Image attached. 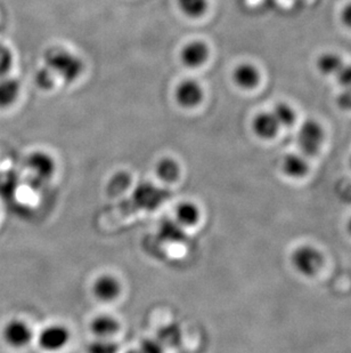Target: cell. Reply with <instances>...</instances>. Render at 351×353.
I'll return each instance as SVG.
<instances>
[{
	"label": "cell",
	"instance_id": "cell-2",
	"mask_svg": "<svg viewBox=\"0 0 351 353\" xmlns=\"http://www.w3.org/2000/svg\"><path fill=\"white\" fill-rule=\"evenodd\" d=\"M292 267L301 276H316L324 264V256L317 247L312 245H302L293 250L291 255Z\"/></svg>",
	"mask_w": 351,
	"mask_h": 353
},
{
	"label": "cell",
	"instance_id": "cell-3",
	"mask_svg": "<svg viewBox=\"0 0 351 353\" xmlns=\"http://www.w3.org/2000/svg\"><path fill=\"white\" fill-rule=\"evenodd\" d=\"M324 139V128L316 120H306L299 130V147L301 149L302 154L308 157H315L319 154Z\"/></svg>",
	"mask_w": 351,
	"mask_h": 353
},
{
	"label": "cell",
	"instance_id": "cell-5",
	"mask_svg": "<svg viewBox=\"0 0 351 353\" xmlns=\"http://www.w3.org/2000/svg\"><path fill=\"white\" fill-rule=\"evenodd\" d=\"M3 340L10 347L22 349L30 343L34 333L31 327L21 319H13L6 323L3 330Z\"/></svg>",
	"mask_w": 351,
	"mask_h": 353
},
{
	"label": "cell",
	"instance_id": "cell-28",
	"mask_svg": "<svg viewBox=\"0 0 351 353\" xmlns=\"http://www.w3.org/2000/svg\"><path fill=\"white\" fill-rule=\"evenodd\" d=\"M341 20L345 27L351 29V1L345 5L341 12Z\"/></svg>",
	"mask_w": 351,
	"mask_h": 353
},
{
	"label": "cell",
	"instance_id": "cell-31",
	"mask_svg": "<svg viewBox=\"0 0 351 353\" xmlns=\"http://www.w3.org/2000/svg\"><path fill=\"white\" fill-rule=\"evenodd\" d=\"M350 167H351V157H350Z\"/></svg>",
	"mask_w": 351,
	"mask_h": 353
},
{
	"label": "cell",
	"instance_id": "cell-15",
	"mask_svg": "<svg viewBox=\"0 0 351 353\" xmlns=\"http://www.w3.org/2000/svg\"><path fill=\"white\" fill-rule=\"evenodd\" d=\"M176 217L182 228L194 227L199 223L201 212L195 203L185 201V203H180L176 210Z\"/></svg>",
	"mask_w": 351,
	"mask_h": 353
},
{
	"label": "cell",
	"instance_id": "cell-25",
	"mask_svg": "<svg viewBox=\"0 0 351 353\" xmlns=\"http://www.w3.org/2000/svg\"><path fill=\"white\" fill-rule=\"evenodd\" d=\"M164 349L162 344L159 341L154 339H145L140 343V351L142 353H164Z\"/></svg>",
	"mask_w": 351,
	"mask_h": 353
},
{
	"label": "cell",
	"instance_id": "cell-24",
	"mask_svg": "<svg viewBox=\"0 0 351 353\" xmlns=\"http://www.w3.org/2000/svg\"><path fill=\"white\" fill-rule=\"evenodd\" d=\"M184 228L180 225L179 223H175V222H170V221H167L166 223L163 224L162 227H161V236L164 238L166 240H177L180 239L182 236H184V231H182Z\"/></svg>",
	"mask_w": 351,
	"mask_h": 353
},
{
	"label": "cell",
	"instance_id": "cell-17",
	"mask_svg": "<svg viewBox=\"0 0 351 353\" xmlns=\"http://www.w3.org/2000/svg\"><path fill=\"white\" fill-rule=\"evenodd\" d=\"M156 340L164 347H176L182 343V333L177 323H169L158 330Z\"/></svg>",
	"mask_w": 351,
	"mask_h": 353
},
{
	"label": "cell",
	"instance_id": "cell-6",
	"mask_svg": "<svg viewBox=\"0 0 351 353\" xmlns=\"http://www.w3.org/2000/svg\"><path fill=\"white\" fill-rule=\"evenodd\" d=\"M70 341V332L62 325H52L45 328L38 337V342L43 350L57 352L67 347Z\"/></svg>",
	"mask_w": 351,
	"mask_h": 353
},
{
	"label": "cell",
	"instance_id": "cell-23",
	"mask_svg": "<svg viewBox=\"0 0 351 353\" xmlns=\"http://www.w3.org/2000/svg\"><path fill=\"white\" fill-rule=\"evenodd\" d=\"M14 57L12 50L0 43V78L6 77L13 68Z\"/></svg>",
	"mask_w": 351,
	"mask_h": 353
},
{
	"label": "cell",
	"instance_id": "cell-4",
	"mask_svg": "<svg viewBox=\"0 0 351 353\" xmlns=\"http://www.w3.org/2000/svg\"><path fill=\"white\" fill-rule=\"evenodd\" d=\"M204 90L201 83L194 79H185L175 90L176 102L185 109H194L202 103Z\"/></svg>",
	"mask_w": 351,
	"mask_h": 353
},
{
	"label": "cell",
	"instance_id": "cell-26",
	"mask_svg": "<svg viewBox=\"0 0 351 353\" xmlns=\"http://www.w3.org/2000/svg\"><path fill=\"white\" fill-rule=\"evenodd\" d=\"M337 81L345 90L351 88V64H343V67L335 74Z\"/></svg>",
	"mask_w": 351,
	"mask_h": 353
},
{
	"label": "cell",
	"instance_id": "cell-20",
	"mask_svg": "<svg viewBox=\"0 0 351 353\" xmlns=\"http://www.w3.org/2000/svg\"><path fill=\"white\" fill-rule=\"evenodd\" d=\"M274 117L277 120L279 127H292L295 123L297 120V114H295V109L288 105V103L284 102H279L276 104L274 110H273Z\"/></svg>",
	"mask_w": 351,
	"mask_h": 353
},
{
	"label": "cell",
	"instance_id": "cell-30",
	"mask_svg": "<svg viewBox=\"0 0 351 353\" xmlns=\"http://www.w3.org/2000/svg\"><path fill=\"white\" fill-rule=\"evenodd\" d=\"M126 353H142V352H140V349H138V350H129V351H128V352H126Z\"/></svg>",
	"mask_w": 351,
	"mask_h": 353
},
{
	"label": "cell",
	"instance_id": "cell-11",
	"mask_svg": "<svg viewBox=\"0 0 351 353\" xmlns=\"http://www.w3.org/2000/svg\"><path fill=\"white\" fill-rule=\"evenodd\" d=\"M233 80L242 90H253L260 83V71L252 63H241L234 69Z\"/></svg>",
	"mask_w": 351,
	"mask_h": 353
},
{
	"label": "cell",
	"instance_id": "cell-18",
	"mask_svg": "<svg viewBox=\"0 0 351 353\" xmlns=\"http://www.w3.org/2000/svg\"><path fill=\"white\" fill-rule=\"evenodd\" d=\"M343 60L338 54L324 53L318 57L316 67L318 71L324 76H335L339 70L343 67Z\"/></svg>",
	"mask_w": 351,
	"mask_h": 353
},
{
	"label": "cell",
	"instance_id": "cell-1",
	"mask_svg": "<svg viewBox=\"0 0 351 353\" xmlns=\"http://www.w3.org/2000/svg\"><path fill=\"white\" fill-rule=\"evenodd\" d=\"M43 61L50 70L63 83H72L83 74L85 64L78 55L64 47L53 46L43 54Z\"/></svg>",
	"mask_w": 351,
	"mask_h": 353
},
{
	"label": "cell",
	"instance_id": "cell-16",
	"mask_svg": "<svg viewBox=\"0 0 351 353\" xmlns=\"http://www.w3.org/2000/svg\"><path fill=\"white\" fill-rule=\"evenodd\" d=\"M156 175L166 183H173L180 176V166L173 158H162L156 163Z\"/></svg>",
	"mask_w": 351,
	"mask_h": 353
},
{
	"label": "cell",
	"instance_id": "cell-12",
	"mask_svg": "<svg viewBox=\"0 0 351 353\" xmlns=\"http://www.w3.org/2000/svg\"><path fill=\"white\" fill-rule=\"evenodd\" d=\"M281 170L290 179L299 180L308 174L309 165L302 154H288L283 158Z\"/></svg>",
	"mask_w": 351,
	"mask_h": 353
},
{
	"label": "cell",
	"instance_id": "cell-21",
	"mask_svg": "<svg viewBox=\"0 0 351 353\" xmlns=\"http://www.w3.org/2000/svg\"><path fill=\"white\" fill-rule=\"evenodd\" d=\"M56 76L46 65L40 68L39 70L36 71V76H34V83H36V86L39 87L40 90H53L55 83H56Z\"/></svg>",
	"mask_w": 351,
	"mask_h": 353
},
{
	"label": "cell",
	"instance_id": "cell-13",
	"mask_svg": "<svg viewBox=\"0 0 351 353\" xmlns=\"http://www.w3.org/2000/svg\"><path fill=\"white\" fill-rule=\"evenodd\" d=\"M119 330V321L109 314L97 316L90 323V330L97 339H111Z\"/></svg>",
	"mask_w": 351,
	"mask_h": 353
},
{
	"label": "cell",
	"instance_id": "cell-14",
	"mask_svg": "<svg viewBox=\"0 0 351 353\" xmlns=\"http://www.w3.org/2000/svg\"><path fill=\"white\" fill-rule=\"evenodd\" d=\"M20 83L15 78H0V110H5L15 104L20 97Z\"/></svg>",
	"mask_w": 351,
	"mask_h": 353
},
{
	"label": "cell",
	"instance_id": "cell-27",
	"mask_svg": "<svg viewBox=\"0 0 351 353\" xmlns=\"http://www.w3.org/2000/svg\"><path fill=\"white\" fill-rule=\"evenodd\" d=\"M338 104L341 109L351 110V88H347L345 93H342L338 97Z\"/></svg>",
	"mask_w": 351,
	"mask_h": 353
},
{
	"label": "cell",
	"instance_id": "cell-9",
	"mask_svg": "<svg viewBox=\"0 0 351 353\" xmlns=\"http://www.w3.org/2000/svg\"><path fill=\"white\" fill-rule=\"evenodd\" d=\"M94 295L103 302H112L121 294V283L116 276L104 274L97 278L93 286Z\"/></svg>",
	"mask_w": 351,
	"mask_h": 353
},
{
	"label": "cell",
	"instance_id": "cell-7",
	"mask_svg": "<svg viewBox=\"0 0 351 353\" xmlns=\"http://www.w3.org/2000/svg\"><path fill=\"white\" fill-rule=\"evenodd\" d=\"M27 166L36 181L50 180L56 170L55 160L45 151H34L27 158Z\"/></svg>",
	"mask_w": 351,
	"mask_h": 353
},
{
	"label": "cell",
	"instance_id": "cell-19",
	"mask_svg": "<svg viewBox=\"0 0 351 353\" xmlns=\"http://www.w3.org/2000/svg\"><path fill=\"white\" fill-rule=\"evenodd\" d=\"M179 10L189 19H200L208 12V0H177Z\"/></svg>",
	"mask_w": 351,
	"mask_h": 353
},
{
	"label": "cell",
	"instance_id": "cell-29",
	"mask_svg": "<svg viewBox=\"0 0 351 353\" xmlns=\"http://www.w3.org/2000/svg\"><path fill=\"white\" fill-rule=\"evenodd\" d=\"M347 230H348L349 234L351 236V219L348 221V224H347Z\"/></svg>",
	"mask_w": 351,
	"mask_h": 353
},
{
	"label": "cell",
	"instance_id": "cell-10",
	"mask_svg": "<svg viewBox=\"0 0 351 353\" xmlns=\"http://www.w3.org/2000/svg\"><path fill=\"white\" fill-rule=\"evenodd\" d=\"M252 130L262 140H272L279 130V125L273 112H260L252 120Z\"/></svg>",
	"mask_w": 351,
	"mask_h": 353
},
{
	"label": "cell",
	"instance_id": "cell-22",
	"mask_svg": "<svg viewBox=\"0 0 351 353\" xmlns=\"http://www.w3.org/2000/svg\"><path fill=\"white\" fill-rule=\"evenodd\" d=\"M88 353H118L119 347L111 339H97L89 344Z\"/></svg>",
	"mask_w": 351,
	"mask_h": 353
},
{
	"label": "cell",
	"instance_id": "cell-8",
	"mask_svg": "<svg viewBox=\"0 0 351 353\" xmlns=\"http://www.w3.org/2000/svg\"><path fill=\"white\" fill-rule=\"evenodd\" d=\"M210 57V48L202 40H193L182 47L179 57L185 67L191 69L202 67Z\"/></svg>",
	"mask_w": 351,
	"mask_h": 353
}]
</instances>
